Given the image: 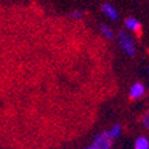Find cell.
<instances>
[{
	"mask_svg": "<svg viewBox=\"0 0 149 149\" xmlns=\"http://www.w3.org/2000/svg\"><path fill=\"white\" fill-rule=\"evenodd\" d=\"M121 133H122V126L120 124L114 125V126H113L110 130H108V134H109V137H110L111 140L118 139V137L121 136Z\"/></svg>",
	"mask_w": 149,
	"mask_h": 149,
	"instance_id": "7",
	"label": "cell"
},
{
	"mask_svg": "<svg viewBox=\"0 0 149 149\" xmlns=\"http://www.w3.org/2000/svg\"><path fill=\"white\" fill-rule=\"evenodd\" d=\"M125 27L133 32H140V30H141V23H140L137 19H134V17H126V19H125Z\"/></svg>",
	"mask_w": 149,
	"mask_h": 149,
	"instance_id": "4",
	"label": "cell"
},
{
	"mask_svg": "<svg viewBox=\"0 0 149 149\" xmlns=\"http://www.w3.org/2000/svg\"><path fill=\"white\" fill-rule=\"evenodd\" d=\"M118 38H120V46L129 56H134L136 55V45L134 40L132 39V36L125 31L118 32Z\"/></svg>",
	"mask_w": 149,
	"mask_h": 149,
	"instance_id": "1",
	"label": "cell"
},
{
	"mask_svg": "<svg viewBox=\"0 0 149 149\" xmlns=\"http://www.w3.org/2000/svg\"><path fill=\"white\" fill-rule=\"evenodd\" d=\"M100 28H101V32L104 34V36H106L108 39H113V38H114V34H113V31H111V30L106 24H101Z\"/></svg>",
	"mask_w": 149,
	"mask_h": 149,
	"instance_id": "8",
	"label": "cell"
},
{
	"mask_svg": "<svg viewBox=\"0 0 149 149\" xmlns=\"http://www.w3.org/2000/svg\"><path fill=\"white\" fill-rule=\"evenodd\" d=\"M142 124H144L145 128H149V116L148 114L144 116V118H142Z\"/></svg>",
	"mask_w": 149,
	"mask_h": 149,
	"instance_id": "10",
	"label": "cell"
},
{
	"mask_svg": "<svg viewBox=\"0 0 149 149\" xmlns=\"http://www.w3.org/2000/svg\"><path fill=\"white\" fill-rule=\"evenodd\" d=\"M111 144H113V140L109 137L108 132H104V133H100V134L94 139L93 146L95 149H110Z\"/></svg>",
	"mask_w": 149,
	"mask_h": 149,
	"instance_id": "2",
	"label": "cell"
},
{
	"mask_svg": "<svg viewBox=\"0 0 149 149\" xmlns=\"http://www.w3.org/2000/svg\"><path fill=\"white\" fill-rule=\"evenodd\" d=\"M86 149H95V148H94V146L91 145V146H89V148H86Z\"/></svg>",
	"mask_w": 149,
	"mask_h": 149,
	"instance_id": "11",
	"label": "cell"
},
{
	"mask_svg": "<svg viewBox=\"0 0 149 149\" xmlns=\"http://www.w3.org/2000/svg\"><path fill=\"white\" fill-rule=\"evenodd\" d=\"M70 16L74 17V19H79V17L83 16V14H82V12H79V11H75V12H71V14H70Z\"/></svg>",
	"mask_w": 149,
	"mask_h": 149,
	"instance_id": "9",
	"label": "cell"
},
{
	"mask_svg": "<svg viewBox=\"0 0 149 149\" xmlns=\"http://www.w3.org/2000/svg\"><path fill=\"white\" fill-rule=\"evenodd\" d=\"M146 89L145 86H144V83L141 82H136L132 85V87L129 89V95H130V98L132 100H139V98H141L144 94H145Z\"/></svg>",
	"mask_w": 149,
	"mask_h": 149,
	"instance_id": "3",
	"label": "cell"
},
{
	"mask_svg": "<svg viewBox=\"0 0 149 149\" xmlns=\"http://www.w3.org/2000/svg\"><path fill=\"white\" fill-rule=\"evenodd\" d=\"M102 12H104L109 19H111V20H117L118 19V12L116 11V8L109 3H106V4L102 6Z\"/></svg>",
	"mask_w": 149,
	"mask_h": 149,
	"instance_id": "5",
	"label": "cell"
},
{
	"mask_svg": "<svg viewBox=\"0 0 149 149\" xmlns=\"http://www.w3.org/2000/svg\"><path fill=\"white\" fill-rule=\"evenodd\" d=\"M134 149H149V140L145 136L139 137L134 142Z\"/></svg>",
	"mask_w": 149,
	"mask_h": 149,
	"instance_id": "6",
	"label": "cell"
}]
</instances>
